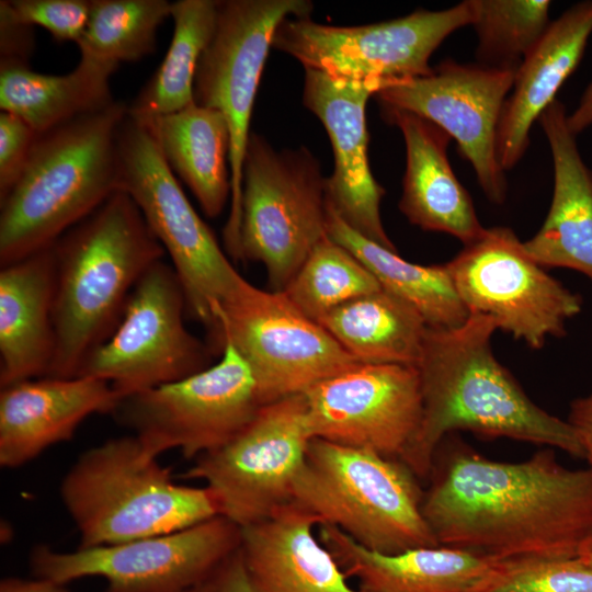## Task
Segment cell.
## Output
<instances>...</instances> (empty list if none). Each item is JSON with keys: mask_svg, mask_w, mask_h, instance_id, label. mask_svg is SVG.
Returning <instances> with one entry per match:
<instances>
[{"mask_svg": "<svg viewBox=\"0 0 592 592\" xmlns=\"http://www.w3.org/2000/svg\"><path fill=\"white\" fill-rule=\"evenodd\" d=\"M60 498L80 548L169 534L220 515L207 487L177 483L172 469L146 456L135 435L81 454L61 481Z\"/></svg>", "mask_w": 592, "mask_h": 592, "instance_id": "5", "label": "cell"}, {"mask_svg": "<svg viewBox=\"0 0 592 592\" xmlns=\"http://www.w3.org/2000/svg\"><path fill=\"white\" fill-rule=\"evenodd\" d=\"M218 0L172 2L173 36L167 54L135 99L127 114L149 118L170 114L194 103L193 86L200 58L217 22Z\"/></svg>", "mask_w": 592, "mask_h": 592, "instance_id": "31", "label": "cell"}, {"mask_svg": "<svg viewBox=\"0 0 592 592\" xmlns=\"http://www.w3.org/2000/svg\"><path fill=\"white\" fill-rule=\"evenodd\" d=\"M468 0L445 10H417L402 18L355 26L287 18L276 27L272 48L304 68L386 84L432 72L429 60L452 33L470 25Z\"/></svg>", "mask_w": 592, "mask_h": 592, "instance_id": "13", "label": "cell"}, {"mask_svg": "<svg viewBox=\"0 0 592 592\" xmlns=\"http://www.w3.org/2000/svg\"><path fill=\"white\" fill-rule=\"evenodd\" d=\"M66 585L44 578L9 577L1 580L0 592H69Z\"/></svg>", "mask_w": 592, "mask_h": 592, "instance_id": "41", "label": "cell"}, {"mask_svg": "<svg viewBox=\"0 0 592 592\" xmlns=\"http://www.w3.org/2000/svg\"><path fill=\"white\" fill-rule=\"evenodd\" d=\"M358 363L417 366L428 325L415 307L379 289L317 320Z\"/></svg>", "mask_w": 592, "mask_h": 592, "instance_id": "29", "label": "cell"}, {"mask_svg": "<svg viewBox=\"0 0 592 592\" xmlns=\"http://www.w3.org/2000/svg\"><path fill=\"white\" fill-rule=\"evenodd\" d=\"M12 15L30 26H42L60 42L80 41L92 0H7Z\"/></svg>", "mask_w": 592, "mask_h": 592, "instance_id": "36", "label": "cell"}, {"mask_svg": "<svg viewBox=\"0 0 592 592\" xmlns=\"http://www.w3.org/2000/svg\"><path fill=\"white\" fill-rule=\"evenodd\" d=\"M121 397L100 378L41 377L1 388L0 466L18 468L70 440L94 413H113Z\"/></svg>", "mask_w": 592, "mask_h": 592, "instance_id": "20", "label": "cell"}, {"mask_svg": "<svg viewBox=\"0 0 592 592\" xmlns=\"http://www.w3.org/2000/svg\"><path fill=\"white\" fill-rule=\"evenodd\" d=\"M567 123L577 137L592 126V81L587 86L576 109L568 114Z\"/></svg>", "mask_w": 592, "mask_h": 592, "instance_id": "42", "label": "cell"}, {"mask_svg": "<svg viewBox=\"0 0 592 592\" xmlns=\"http://www.w3.org/2000/svg\"><path fill=\"white\" fill-rule=\"evenodd\" d=\"M214 592H254L239 549L216 572Z\"/></svg>", "mask_w": 592, "mask_h": 592, "instance_id": "40", "label": "cell"}, {"mask_svg": "<svg viewBox=\"0 0 592 592\" xmlns=\"http://www.w3.org/2000/svg\"><path fill=\"white\" fill-rule=\"evenodd\" d=\"M379 289L369 270L327 236L316 244L283 293L297 309L317 321L329 311Z\"/></svg>", "mask_w": 592, "mask_h": 592, "instance_id": "33", "label": "cell"}, {"mask_svg": "<svg viewBox=\"0 0 592 592\" xmlns=\"http://www.w3.org/2000/svg\"><path fill=\"white\" fill-rule=\"evenodd\" d=\"M55 250V353L46 377L69 378L113 333L133 288L166 251L122 191L62 235Z\"/></svg>", "mask_w": 592, "mask_h": 592, "instance_id": "3", "label": "cell"}, {"mask_svg": "<svg viewBox=\"0 0 592 592\" xmlns=\"http://www.w3.org/2000/svg\"><path fill=\"white\" fill-rule=\"evenodd\" d=\"M486 592H592V567L578 558L504 561Z\"/></svg>", "mask_w": 592, "mask_h": 592, "instance_id": "35", "label": "cell"}, {"mask_svg": "<svg viewBox=\"0 0 592 592\" xmlns=\"http://www.w3.org/2000/svg\"><path fill=\"white\" fill-rule=\"evenodd\" d=\"M577 558L592 567V536L582 544Z\"/></svg>", "mask_w": 592, "mask_h": 592, "instance_id": "43", "label": "cell"}, {"mask_svg": "<svg viewBox=\"0 0 592 592\" xmlns=\"http://www.w3.org/2000/svg\"><path fill=\"white\" fill-rule=\"evenodd\" d=\"M184 312L174 269L157 261L133 288L113 333L88 354L77 376L103 379L123 399L205 369L213 351L186 329Z\"/></svg>", "mask_w": 592, "mask_h": 592, "instance_id": "12", "label": "cell"}, {"mask_svg": "<svg viewBox=\"0 0 592 592\" xmlns=\"http://www.w3.org/2000/svg\"><path fill=\"white\" fill-rule=\"evenodd\" d=\"M317 519L292 501L240 527L239 550L254 592H361L314 533Z\"/></svg>", "mask_w": 592, "mask_h": 592, "instance_id": "23", "label": "cell"}, {"mask_svg": "<svg viewBox=\"0 0 592 592\" xmlns=\"http://www.w3.org/2000/svg\"><path fill=\"white\" fill-rule=\"evenodd\" d=\"M261 407L249 366L225 343L214 365L127 396L113 414L134 432L146 456L158 458L178 449L185 458L195 459L229 442Z\"/></svg>", "mask_w": 592, "mask_h": 592, "instance_id": "11", "label": "cell"}, {"mask_svg": "<svg viewBox=\"0 0 592 592\" xmlns=\"http://www.w3.org/2000/svg\"><path fill=\"white\" fill-rule=\"evenodd\" d=\"M478 64L517 68L548 27V0H468Z\"/></svg>", "mask_w": 592, "mask_h": 592, "instance_id": "34", "label": "cell"}, {"mask_svg": "<svg viewBox=\"0 0 592 592\" xmlns=\"http://www.w3.org/2000/svg\"><path fill=\"white\" fill-rule=\"evenodd\" d=\"M318 526L321 543L364 592H486L504 566V561L443 545L380 554L335 526Z\"/></svg>", "mask_w": 592, "mask_h": 592, "instance_id": "21", "label": "cell"}, {"mask_svg": "<svg viewBox=\"0 0 592 592\" xmlns=\"http://www.w3.org/2000/svg\"><path fill=\"white\" fill-rule=\"evenodd\" d=\"M240 546V527L217 515L191 527L115 545L56 551L37 545L30 555L36 578L67 584L87 577L104 592H182L212 578Z\"/></svg>", "mask_w": 592, "mask_h": 592, "instance_id": "15", "label": "cell"}, {"mask_svg": "<svg viewBox=\"0 0 592 592\" xmlns=\"http://www.w3.org/2000/svg\"><path fill=\"white\" fill-rule=\"evenodd\" d=\"M215 576L216 573L207 579L206 581L198 583L187 590H184L182 592H214L215 589Z\"/></svg>", "mask_w": 592, "mask_h": 592, "instance_id": "44", "label": "cell"}, {"mask_svg": "<svg viewBox=\"0 0 592 592\" xmlns=\"http://www.w3.org/2000/svg\"><path fill=\"white\" fill-rule=\"evenodd\" d=\"M137 119L148 127L168 166L204 214L219 216L231 196L230 135L223 114L193 103L178 112Z\"/></svg>", "mask_w": 592, "mask_h": 592, "instance_id": "27", "label": "cell"}, {"mask_svg": "<svg viewBox=\"0 0 592 592\" xmlns=\"http://www.w3.org/2000/svg\"><path fill=\"white\" fill-rule=\"evenodd\" d=\"M303 104L325 126L333 157L327 198L338 216L363 237L396 250L380 217L384 187L368 161L366 104L384 87L377 80H353L304 68Z\"/></svg>", "mask_w": 592, "mask_h": 592, "instance_id": "19", "label": "cell"}, {"mask_svg": "<svg viewBox=\"0 0 592 592\" xmlns=\"http://www.w3.org/2000/svg\"><path fill=\"white\" fill-rule=\"evenodd\" d=\"M327 231L369 270L383 289L415 307L428 327L457 328L469 317L444 264L420 265L402 259L350 228L329 203Z\"/></svg>", "mask_w": 592, "mask_h": 592, "instance_id": "30", "label": "cell"}, {"mask_svg": "<svg viewBox=\"0 0 592 592\" xmlns=\"http://www.w3.org/2000/svg\"><path fill=\"white\" fill-rule=\"evenodd\" d=\"M400 459L321 439L308 445L293 501L380 554L440 546L422 513L423 492Z\"/></svg>", "mask_w": 592, "mask_h": 592, "instance_id": "6", "label": "cell"}, {"mask_svg": "<svg viewBox=\"0 0 592 592\" xmlns=\"http://www.w3.org/2000/svg\"><path fill=\"white\" fill-rule=\"evenodd\" d=\"M308 0H218L214 34L194 78V103L225 117L230 135L231 205L224 228L227 252L239 258L243 162L263 68L276 27L287 18H310Z\"/></svg>", "mask_w": 592, "mask_h": 592, "instance_id": "10", "label": "cell"}, {"mask_svg": "<svg viewBox=\"0 0 592 592\" xmlns=\"http://www.w3.org/2000/svg\"><path fill=\"white\" fill-rule=\"evenodd\" d=\"M487 315L470 312L457 328L428 327L417 369L423 412L419 430L400 460L418 477L432 469L440 443L456 431L557 447L583 458L567 420L538 407L494 356L497 330Z\"/></svg>", "mask_w": 592, "mask_h": 592, "instance_id": "2", "label": "cell"}, {"mask_svg": "<svg viewBox=\"0 0 592 592\" xmlns=\"http://www.w3.org/2000/svg\"><path fill=\"white\" fill-rule=\"evenodd\" d=\"M212 350L231 344L249 366L262 406L304 394L358 362L283 292L242 276L215 310Z\"/></svg>", "mask_w": 592, "mask_h": 592, "instance_id": "9", "label": "cell"}, {"mask_svg": "<svg viewBox=\"0 0 592 592\" xmlns=\"http://www.w3.org/2000/svg\"><path fill=\"white\" fill-rule=\"evenodd\" d=\"M567 116L556 99L538 118L551 152L554 190L542 227L523 243L542 266L574 270L592 281V169L582 159Z\"/></svg>", "mask_w": 592, "mask_h": 592, "instance_id": "25", "label": "cell"}, {"mask_svg": "<svg viewBox=\"0 0 592 592\" xmlns=\"http://www.w3.org/2000/svg\"><path fill=\"white\" fill-rule=\"evenodd\" d=\"M35 132L20 117L0 113V201L19 180L29 158Z\"/></svg>", "mask_w": 592, "mask_h": 592, "instance_id": "37", "label": "cell"}, {"mask_svg": "<svg viewBox=\"0 0 592 592\" xmlns=\"http://www.w3.org/2000/svg\"><path fill=\"white\" fill-rule=\"evenodd\" d=\"M516 69L445 59L431 73L386 84L374 96L382 109L419 115L455 139L487 198L502 204L508 185L497 133Z\"/></svg>", "mask_w": 592, "mask_h": 592, "instance_id": "17", "label": "cell"}, {"mask_svg": "<svg viewBox=\"0 0 592 592\" xmlns=\"http://www.w3.org/2000/svg\"><path fill=\"white\" fill-rule=\"evenodd\" d=\"M382 112L384 119L401 130L406 145L400 212L410 224L448 234L464 246L478 239L486 228L451 167L447 147L452 138L413 113L390 109Z\"/></svg>", "mask_w": 592, "mask_h": 592, "instance_id": "24", "label": "cell"}, {"mask_svg": "<svg viewBox=\"0 0 592 592\" xmlns=\"http://www.w3.org/2000/svg\"><path fill=\"white\" fill-rule=\"evenodd\" d=\"M34 48L33 26L18 21L7 0L0 1V64H24Z\"/></svg>", "mask_w": 592, "mask_h": 592, "instance_id": "38", "label": "cell"}, {"mask_svg": "<svg viewBox=\"0 0 592 592\" xmlns=\"http://www.w3.org/2000/svg\"><path fill=\"white\" fill-rule=\"evenodd\" d=\"M127 104L36 134L25 167L0 201V264L54 243L117 191V138Z\"/></svg>", "mask_w": 592, "mask_h": 592, "instance_id": "4", "label": "cell"}, {"mask_svg": "<svg viewBox=\"0 0 592 592\" xmlns=\"http://www.w3.org/2000/svg\"><path fill=\"white\" fill-rule=\"evenodd\" d=\"M117 68L82 56L65 75L35 72L24 64H0V109L23 119L35 134L47 132L112 104L110 78Z\"/></svg>", "mask_w": 592, "mask_h": 592, "instance_id": "28", "label": "cell"}, {"mask_svg": "<svg viewBox=\"0 0 592 592\" xmlns=\"http://www.w3.org/2000/svg\"><path fill=\"white\" fill-rule=\"evenodd\" d=\"M361 592H364V591H361Z\"/></svg>", "mask_w": 592, "mask_h": 592, "instance_id": "45", "label": "cell"}, {"mask_svg": "<svg viewBox=\"0 0 592 592\" xmlns=\"http://www.w3.org/2000/svg\"><path fill=\"white\" fill-rule=\"evenodd\" d=\"M430 474L422 513L440 545L500 561L571 559L592 536V468L569 469L549 448L496 462L449 434Z\"/></svg>", "mask_w": 592, "mask_h": 592, "instance_id": "1", "label": "cell"}, {"mask_svg": "<svg viewBox=\"0 0 592 592\" xmlns=\"http://www.w3.org/2000/svg\"><path fill=\"white\" fill-rule=\"evenodd\" d=\"M55 243L0 272V386L46 377L55 353Z\"/></svg>", "mask_w": 592, "mask_h": 592, "instance_id": "26", "label": "cell"}, {"mask_svg": "<svg viewBox=\"0 0 592 592\" xmlns=\"http://www.w3.org/2000/svg\"><path fill=\"white\" fill-rule=\"evenodd\" d=\"M117 155V191L130 196L169 253L186 312L210 334L216 308L241 275L191 205L148 127L128 114L118 130Z\"/></svg>", "mask_w": 592, "mask_h": 592, "instance_id": "8", "label": "cell"}, {"mask_svg": "<svg viewBox=\"0 0 592 592\" xmlns=\"http://www.w3.org/2000/svg\"><path fill=\"white\" fill-rule=\"evenodd\" d=\"M327 178L304 146L275 150L251 133L243 162L239 259L263 264L270 291L283 292L325 237Z\"/></svg>", "mask_w": 592, "mask_h": 592, "instance_id": "7", "label": "cell"}, {"mask_svg": "<svg viewBox=\"0 0 592 592\" xmlns=\"http://www.w3.org/2000/svg\"><path fill=\"white\" fill-rule=\"evenodd\" d=\"M167 0H92L88 24L77 43L80 56L119 66L156 49L157 31L171 16Z\"/></svg>", "mask_w": 592, "mask_h": 592, "instance_id": "32", "label": "cell"}, {"mask_svg": "<svg viewBox=\"0 0 592 592\" xmlns=\"http://www.w3.org/2000/svg\"><path fill=\"white\" fill-rule=\"evenodd\" d=\"M311 440L304 395L289 396L262 406L229 442L195 458L183 478L205 481L219 514L244 527L293 501Z\"/></svg>", "mask_w": 592, "mask_h": 592, "instance_id": "14", "label": "cell"}, {"mask_svg": "<svg viewBox=\"0 0 592 592\" xmlns=\"http://www.w3.org/2000/svg\"><path fill=\"white\" fill-rule=\"evenodd\" d=\"M567 421L579 439L583 449V458L592 468V394L574 399L570 403Z\"/></svg>", "mask_w": 592, "mask_h": 592, "instance_id": "39", "label": "cell"}, {"mask_svg": "<svg viewBox=\"0 0 592 592\" xmlns=\"http://www.w3.org/2000/svg\"><path fill=\"white\" fill-rule=\"evenodd\" d=\"M591 34L592 0L578 2L550 21L522 59L498 125L497 152L504 172L524 156L532 125L580 64Z\"/></svg>", "mask_w": 592, "mask_h": 592, "instance_id": "22", "label": "cell"}, {"mask_svg": "<svg viewBox=\"0 0 592 592\" xmlns=\"http://www.w3.org/2000/svg\"><path fill=\"white\" fill-rule=\"evenodd\" d=\"M444 265L469 314L490 316L532 349L565 335L567 320L582 309L581 297L550 276L508 227L486 228Z\"/></svg>", "mask_w": 592, "mask_h": 592, "instance_id": "16", "label": "cell"}, {"mask_svg": "<svg viewBox=\"0 0 592 592\" xmlns=\"http://www.w3.org/2000/svg\"><path fill=\"white\" fill-rule=\"evenodd\" d=\"M312 439L398 458L422 420L419 372L401 364L358 363L304 394Z\"/></svg>", "mask_w": 592, "mask_h": 592, "instance_id": "18", "label": "cell"}]
</instances>
